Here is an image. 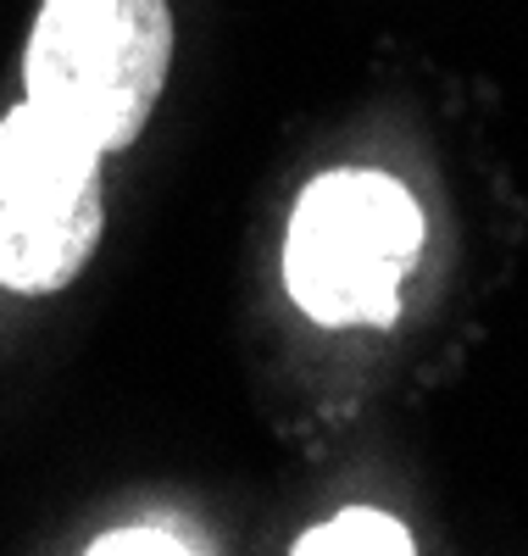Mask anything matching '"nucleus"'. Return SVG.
<instances>
[{
    "mask_svg": "<svg viewBox=\"0 0 528 556\" xmlns=\"http://www.w3.org/2000/svg\"><path fill=\"white\" fill-rule=\"evenodd\" d=\"M167 62V0H45L23 51V89L89 146L123 151L146 134Z\"/></svg>",
    "mask_w": 528,
    "mask_h": 556,
    "instance_id": "f03ea898",
    "label": "nucleus"
},
{
    "mask_svg": "<svg viewBox=\"0 0 528 556\" xmlns=\"http://www.w3.org/2000/svg\"><path fill=\"white\" fill-rule=\"evenodd\" d=\"M84 551L89 556H128V551H139V556H173V551H201V545L173 534V529H112L101 540H89Z\"/></svg>",
    "mask_w": 528,
    "mask_h": 556,
    "instance_id": "39448f33",
    "label": "nucleus"
},
{
    "mask_svg": "<svg viewBox=\"0 0 528 556\" xmlns=\"http://www.w3.org/2000/svg\"><path fill=\"white\" fill-rule=\"evenodd\" d=\"M101 146L34 101L0 117V290L56 295L101 245Z\"/></svg>",
    "mask_w": 528,
    "mask_h": 556,
    "instance_id": "7ed1b4c3",
    "label": "nucleus"
},
{
    "mask_svg": "<svg viewBox=\"0 0 528 556\" xmlns=\"http://www.w3.org/2000/svg\"><path fill=\"white\" fill-rule=\"evenodd\" d=\"M290 551L296 556H412L417 545L401 518H384L373 506H345L323 529H306Z\"/></svg>",
    "mask_w": 528,
    "mask_h": 556,
    "instance_id": "20e7f679",
    "label": "nucleus"
},
{
    "mask_svg": "<svg viewBox=\"0 0 528 556\" xmlns=\"http://www.w3.org/2000/svg\"><path fill=\"white\" fill-rule=\"evenodd\" d=\"M423 256V206L378 167L317 173L284 235V290L323 329H390Z\"/></svg>",
    "mask_w": 528,
    "mask_h": 556,
    "instance_id": "f257e3e1",
    "label": "nucleus"
}]
</instances>
